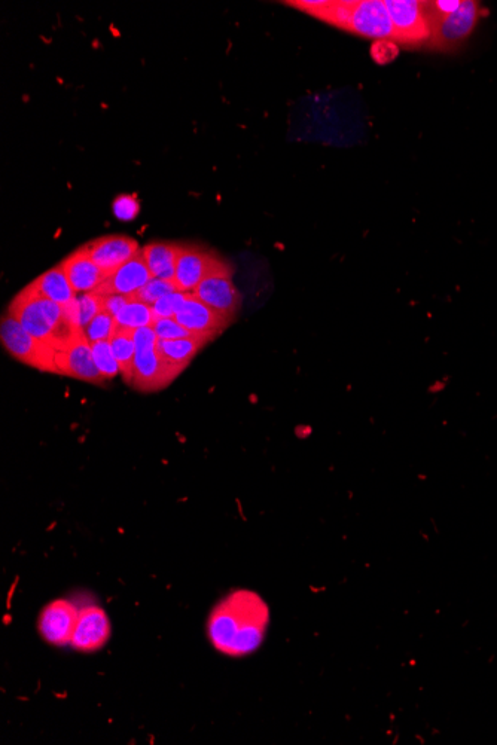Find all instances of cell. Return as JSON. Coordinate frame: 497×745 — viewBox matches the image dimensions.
I'll use <instances>...</instances> for the list:
<instances>
[{
	"instance_id": "6da1fadb",
	"label": "cell",
	"mask_w": 497,
	"mask_h": 745,
	"mask_svg": "<svg viewBox=\"0 0 497 745\" xmlns=\"http://www.w3.org/2000/svg\"><path fill=\"white\" fill-rule=\"evenodd\" d=\"M270 624V610L255 592L239 589L222 598L207 622V634L216 650L243 658L255 652Z\"/></svg>"
},
{
	"instance_id": "7a4b0ae2",
	"label": "cell",
	"mask_w": 497,
	"mask_h": 745,
	"mask_svg": "<svg viewBox=\"0 0 497 745\" xmlns=\"http://www.w3.org/2000/svg\"><path fill=\"white\" fill-rule=\"evenodd\" d=\"M9 314L38 340L44 341L57 351L75 340L84 331L79 323L67 314L66 308L47 296L41 295L30 283L24 287L9 305Z\"/></svg>"
},
{
	"instance_id": "3957f363",
	"label": "cell",
	"mask_w": 497,
	"mask_h": 745,
	"mask_svg": "<svg viewBox=\"0 0 497 745\" xmlns=\"http://www.w3.org/2000/svg\"><path fill=\"white\" fill-rule=\"evenodd\" d=\"M316 18L361 38L395 42V29L384 0L329 2Z\"/></svg>"
},
{
	"instance_id": "277c9868",
	"label": "cell",
	"mask_w": 497,
	"mask_h": 745,
	"mask_svg": "<svg viewBox=\"0 0 497 745\" xmlns=\"http://www.w3.org/2000/svg\"><path fill=\"white\" fill-rule=\"evenodd\" d=\"M0 341L9 356L18 362L48 374H59L56 348L30 335L17 319L5 314L0 322Z\"/></svg>"
},
{
	"instance_id": "5b68a950",
	"label": "cell",
	"mask_w": 497,
	"mask_h": 745,
	"mask_svg": "<svg viewBox=\"0 0 497 745\" xmlns=\"http://www.w3.org/2000/svg\"><path fill=\"white\" fill-rule=\"evenodd\" d=\"M484 14L487 11L480 2L465 0L454 14L432 21L429 45L439 51L457 50L472 35Z\"/></svg>"
},
{
	"instance_id": "8992f818",
	"label": "cell",
	"mask_w": 497,
	"mask_h": 745,
	"mask_svg": "<svg viewBox=\"0 0 497 745\" xmlns=\"http://www.w3.org/2000/svg\"><path fill=\"white\" fill-rule=\"evenodd\" d=\"M393 29L395 42L411 47L429 44L432 27L426 12L425 2L419 0H384Z\"/></svg>"
},
{
	"instance_id": "52a82bcc",
	"label": "cell",
	"mask_w": 497,
	"mask_h": 745,
	"mask_svg": "<svg viewBox=\"0 0 497 745\" xmlns=\"http://www.w3.org/2000/svg\"><path fill=\"white\" fill-rule=\"evenodd\" d=\"M195 296L222 316L233 320L239 310L240 293L233 282V268L219 259L218 264L201 280L194 289Z\"/></svg>"
},
{
	"instance_id": "ba28073f",
	"label": "cell",
	"mask_w": 497,
	"mask_h": 745,
	"mask_svg": "<svg viewBox=\"0 0 497 745\" xmlns=\"http://www.w3.org/2000/svg\"><path fill=\"white\" fill-rule=\"evenodd\" d=\"M56 363L59 375H66V377L94 384V386H103L108 383L97 368L93 348L88 338L85 337L84 331L79 332L75 340L57 351Z\"/></svg>"
},
{
	"instance_id": "9c48e42d",
	"label": "cell",
	"mask_w": 497,
	"mask_h": 745,
	"mask_svg": "<svg viewBox=\"0 0 497 745\" xmlns=\"http://www.w3.org/2000/svg\"><path fill=\"white\" fill-rule=\"evenodd\" d=\"M179 375H181V372L170 368L167 363L160 359L157 353V345L136 350L131 387L139 390V392L151 393L166 389Z\"/></svg>"
},
{
	"instance_id": "30bf717a",
	"label": "cell",
	"mask_w": 497,
	"mask_h": 745,
	"mask_svg": "<svg viewBox=\"0 0 497 745\" xmlns=\"http://www.w3.org/2000/svg\"><path fill=\"white\" fill-rule=\"evenodd\" d=\"M78 616L79 610L70 601L56 600L48 604L38 621L42 638L51 646L63 647L72 643Z\"/></svg>"
},
{
	"instance_id": "8fae6325",
	"label": "cell",
	"mask_w": 497,
	"mask_h": 745,
	"mask_svg": "<svg viewBox=\"0 0 497 745\" xmlns=\"http://www.w3.org/2000/svg\"><path fill=\"white\" fill-rule=\"evenodd\" d=\"M175 319L192 335L210 338V340L218 337L231 322V319L222 316L221 313L200 301L194 293H188Z\"/></svg>"
},
{
	"instance_id": "7c38bea8",
	"label": "cell",
	"mask_w": 497,
	"mask_h": 745,
	"mask_svg": "<svg viewBox=\"0 0 497 745\" xmlns=\"http://www.w3.org/2000/svg\"><path fill=\"white\" fill-rule=\"evenodd\" d=\"M111 637V622L105 610L88 606L79 610L78 624L70 646L79 652L91 653L105 647Z\"/></svg>"
},
{
	"instance_id": "4fadbf2b",
	"label": "cell",
	"mask_w": 497,
	"mask_h": 745,
	"mask_svg": "<svg viewBox=\"0 0 497 745\" xmlns=\"http://www.w3.org/2000/svg\"><path fill=\"white\" fill-rule=\"evenodd\" d=\"M90 258L111 276L139 252V243L127 235H105L85 244Z\"/></svg>"
},
{
	"instance_id": "5bb4252c",
	"label": "cell",
	"mask_w": 497,
	"mask_h": 745,
	"mask_svg": "<svg viewBox=\"0 0 497 745\" xmlns=\"http://www.w3.org/2000/svg\"><path fill=\"white\" fill-rule=\"evenodd\" d=\"M219 256L192 244H182L181 255L176 265L175 283L181 292L192 293L201 280L218 264Z\"/></svg>"
},
{
	"instance_id": "9a60e30c",
	"label": "cell",
	"mask_w": 497,
	"mask_h": 745,
	"mask_svg": "<svg viewBox=\"0 0 497 745\" xmlns=\"http://www.w3.org/2000/svg\"><path fill=\"white\" fill-rule=\"evenodd\" d=\"M154 279L142 249L125 262L123 267L111 274L102 286L97 287L94 293L97 295H134L137 290L142 289L149 280Z\"/></svg>"
},
{
	"instance_id": "2e32d148",
	"label": "cell",
	"mask_w": 497,
	"mask_h": 745,
	"mask_svg": "<svg viewBox=\"0 0 497 745\" xmlns=\"http://www.w3.org/2000/svg\"><path fill=\"white\" fill-rule=\"evenodd\" d=\"M60 265L76 293L94 292L109 277L108 273L97 267L84 246L67 256Z\"/></svg>"
},
{
	"instance_id": "e0dca14e",
	"label": "cell",
	"mask_w": 497,
	"mask_h": 745,
	"mask_svg": "<svg viewBox=\"0 0 497 745\" xmlns=\"http://www.w3.org/2000/svg\"><path fill=\"white\" fill-rule=\"evenodd\" d=\"M210 338L191 337L182 340H158L157 353L164 363L176 371L184 372L192 362L198 351L209 343Z\"/></svg>"
},
{
	"instance_id": "ac0fdd59",
	"label": "cell",
	"mask_w": 497,
	"mask_h": 745,
	"mask_svg": "<svg viewBox=\"0 0 497 745\" xmlns=\"http://www.w3.org/2000/svg\"><path fill=\"white\" fill-rule=\"evenodd\" d=\"M181 250L182 244L176 243H151L142 247L152 277L175 282L176 265Z\"/></svg>"
},
{
	"instance_id": "d6986e66",
	"label": "cell",
	"mask_w": 497,
	"mask_h": 745,
	"mask_svg": "<svg viewBox=\"0 0 497 745\" xmlns=\"http://www.w3.org/2000/svg\"><path fill=\"white\" fill-rule=\"evenodd\" d=\"M32 285L38 289L41 295L47 296L48 299L63 305V307L75 301L76 295H78L70 285L69 279H67L60 264L39 276L35 282H32Z\"/></svg>"
},
{
	"instance_id": "ffe728a7",
	"label": "cell",
	"mask_w": 497,
	"mask_h": 745,
	"mask_svg": "<svg viewBox=\"0 0 497 745\" xmlns=\"http://www.w3.org/2000/svg\"><path fill=\"white\" fill-rule=\"evenodd\" d=\"M134 331L136 329L123 328L117 323L111 338H109L115 359L120 366L121 375H123L125 384H128V386L133 383L134 359H136Z\"/></svg>"
},
{
	"instance_id": "44dd1931",
	"label": "cell",
	"mask_w": 497,
	"mask_h": 745,
	"mask_svg": "<svg viewBox=\"0 0 497 745\" xmlns=\"http://www.w3.org/2000/svg\"><path fill=\"white\" fill-rule=\"evenodd\" d=\"M118 325L128 329L145 328L152 326L155 322L154 311L151 305L143 304L139 301H131L124 310L115 317Z\"/></svg>"
},
{
	"instance_id": "7402d4cb",
	"label": "cell",
	"mask_w": 497,
	"mask_h": 745,
	"mask_svg": "<svg viewBox=\"0 0 497 745\" xmlns=\"http://www.w3.org/2000/svg\"><path fill=\"white\" fill-rule=\"evenodd\" d=\"M173 292H181L175 282L163 279H151L142 289L137 290L133 295L134 301L143 302L146 305H154L158 299L164 298Z\"/></svg>"
},
{
	"instance_id": "603a6c76",
	"label": "cell",
	"mask_w": 497,
	"mask_h": 745,
	"mask_svg": "<svg viewBox=\"0 0 497 745\" xmlns=\"http://www.w3.org/2000/svg\"><path fill=\"white\" fill-rule=\"evenodd\" d=\"M93 348L94 360H96L97 368L102 372L103 377L106 380H112L117 377L120 372V366H118L117 359H115L114 351H112L111 343L109 341H99V343L91 344Z\"/></svg>"
},
{
	"instance_id": "cb8c5ba5",
	"label": "cell",
	"mask_w": 497,
	"mask_h": 745,
	"mask_svg": "<svg viewBox=\"0 0 497 745\" xmlns=\"http://www.w3.org/2000/svg\"><path fill=\"white\" fill-rule=\"evenodd\" d=\"M117 320L111 314L102 313L97 314L90 323L84 328L85 337L88 338L91 344L99 343V341H109L112 332H114Z\"/></svg>"
},
{
	"instance_id": "d4e9b609",
	"label": "cell",
	"mask_w": 497,
	"mask_h": 745,
	"mask_svg": "<svg viewBox=\"0 0 497 745\" xmlns=\"http://www.w3.org/2000/svg\"><path fill=\"white\" fill-rule=\"evenodd\" d=\"M187 296V292H173L170 293V295L164 296V298L158 299V301L152 305L155 320L175 319L176 314L181 310L182 304H184Z\"/></svg>"
},
{
	"instance_id": "484cf974",
	"label": "cell",
	"mask_w": 497,
	"mask_h": 745,
	"mask_svg": "<svg viewBox=\"0 0 497 745\" xmlns=\"http://www.w3.org/2000/svg\"><path fill=\"white\" fill-rule=\"evenodd\" d=\"M158 340H182V338L197 337L185 329L176 319H157L152 325Z\"/></svg>"
},
{
	"instance_id": "4316f807",
	"label": "cell",
	"mask_w": 497,
	"mask_h": 745,
	"mask_svg": "<svg viewBox=\"0 0 497 745\" xmlns=\"http://www.w3.org/2000/svg\"><path fill=\"white\" fill-rule=\"evenodd\" d=\"M79 322L84 329L97 314L102 313V296L97 293H81L78 298Z\"/></svg>"
},
{
	"instance_id": "83f0119b",
	"label": "cell",
	"mask_w": 497,
	"mask_h": 745,
	"mask_svg": "<svg viewBox=\"0 0 497 745\" xmlns=\"http://www.w3.org/2000/svg\"><path fill=\"white\" fill-rule=\"evenodd\" d=\"M140 212L139 200L134 195L123 194L115 198L114 213L120 221H133Z\"/></svg>"
},
{
	"instance_id": "f1b7e54d",
	"label": "cell",
	"mask_w": 497,
	"mask_h": 745,
	"mask_svg": "<svg viewBox=\"0 0 497 745\" xmlns=\"http://www.w3.org/2000/svg\"><path fill=\"white\" fill-rule=\"evenodd\" d=\"M102 296V311L117 317L124 307L133 301V295H100Z\"/></svg>"
},
{
	"instance_id": "f546056e",
	"label": "cell",
	"mask_w": 497,
	"mask_h": 745,
	"mask_svg": "<svg viewBox=\"0 0 497 745\" xmlns=\"http://www.w3.org/2000/svg\"><path fill=\"white\" fill-rule=\"evenodd\" d=\"M371 51H373L374 60L380 64L389 63L398 56V47H396V42L392 41L374 42Z\"/></svg>"
}]
</instances>
